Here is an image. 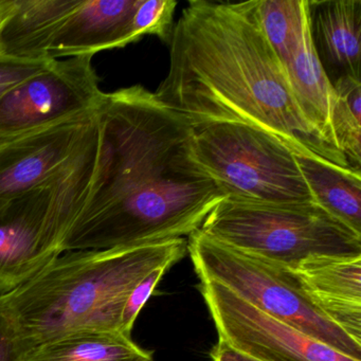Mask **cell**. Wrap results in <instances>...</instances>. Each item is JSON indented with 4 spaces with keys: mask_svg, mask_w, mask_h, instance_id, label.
Here are the masks:
<instances>
[{
    "mask_svg": "<svg viewBox=\"0 0 361 361\" xmlns=\"http://www.w3.org/2000/svg\"><path fill=\"white\" fill-rule=\"evenodd\" d=\"M310 35L329 81L360 77L361 0H308Z\"/></svg>",
    "mask_w": 361,
    "mask_h": 361,
    "instance_id": "cell-12",
    "label": "cell"
},
{
    "mask_svg": "<svg viewBox=\"0 0 361 361\" xmlns=\"http://www.w3.org/2000/svg\"><path fill=\"white\" fill-rule=\"evenodd\" d=\"M191 149L194 159L228 200L314 202L297 155L264 130L234 122L206 124L193 128Z\"/></svg>",
    "mask_w": 361,
    "mask_h": 361,
    "instance_id": "cell-5",
    "label": "cell"
},
{
    "mask_svg": "<svg viewBox=\"0 0 361 361\" xmlns=\"http://www.w3.org/2000/svg\"><path fill=\"white\" fill-rule=\"evenodd\" d=\"M257 13L266 39L284 67L310 25L308 0H257Z\"/></svg>",
    "mask_w": 361,
    "mask_h": 361,
    "instance_id": "cell-17",
    "label": "cell"
},
{
    "mask_svg": "<svg viewBox=\"0 0 361 361\" xmlns=\"http://www.w3.org/2000/svg\"><path fill=\"white\" fill-rule=\"evenodd\" d=\"M81 0H16L0 32L1 56L18 60H51L49 50Z\"/></svg>",
    "mask_w": 361,
    "mask_h": 361,
    "instance_id": "cell-13",
    "label": "cell"
},
{
    "mask_svg": "<svg viewBox=\"0 0 361 361\" xmlns=\"http://www.w3.org/2000/svg\"><path fill=\"white\" fill-rule=\"evenodd\" d=\"M142 361H155V360H154L153 357H152V358L145 359V360H142Z\"/></svg>",
    "mask_w": 361,
    "mask_h": 361,
    "instance_id": "cell-25",
    "label": "cell"
},
{
    "mask_svg": "<svg viewBox=\"0 0 361 361\" xmlns=\"http://www.w3.org/2000/svg\"><path fill=\"white\" fill-rule=\"evenodd\" d=\"M211 238L287 267L314 255H361V234L314 204L225 198L200 227Z\"/></svg>",
    "mask_w": 361,
    "mask_h": 361,
    "instance_id": "cell-4",
    "label": "cell"
},
{
    "mask_svg": "<svg viewBox=\"0 0 361 361\" xmlns=\"http://www.w3.org/2000/svg\"><path fill=\"white\" fill-rule=\"evenodd\" d=\"M152 357L123 334L81 331L25 350L16 361H142Z\"/></svg>",
    "mask_w": 361,
    "mask_h": 361,
    "instance_id": "cell-16",
    "label": "cell"
},
{
    "mask_svg": "<svg viewBox=\"0 0 361 361\" xmlns=\"http://www.w3.org/2000/svg\"><path fill=\"white\" fill-rule=\"evenodd\" d=\"M212 361H257L250 358L246 355L242 354L238 350L226 343L221 339H219L210 353Z\"/></svg>",
    "mask_w": 361,
    "mask_h": 361,
    "instance_id": "cell-23",
    "label": "cell"
},
{
    "mask_svg": "<svg viewBox=\"0 0 361 361\" xmlns=\"http://www.w3.org/2000/svg\"><path fill=\"white\" fill-rule=\"evenodd\" d=\"M187 255L185 238L65 251L0 295V317L20 355L69 334L121 333L122 310L134 287L156 268H171Z\"/></svg>",
    "mask_w": 361,
    "mask_h": 361,
    "instance_id": "cell-3",
    "label": "cell"
},
{
    "mask_svg": "<svg viewBox=\"0 0 361 361\" xmlns=\"http://www.w3.org/2000/svg\"><path fill=\"white\" fill-rule=\"evenodd\" d=\"M98 134L96 111L0 143V206L47 183Z\"/></svg>",
    "mask_w": 361,
    "mask_h": 361,
    "instance_id": "cell-9",
    "label": "cell"
},
{
    "mask_svg": "<svg viewBox=\"0 0 361 361\" xmlns=\"http://www.w3.org/2000/svg\"><path fill=\"white\" fill-rule=\"evenodd\" d=\"M18 350L11 331L0 317V361H16Z\"/></svg>",
    "mask_w": 361,
    "mask_h": 361,
    "instance_id": "cell-22",
    "label": "cell"
},
{
    "mask_svg": "<svg viewBox=\"0 0 361 361\" xmlns=\"http://www.w3.org/2000/svg\"><path fill=\"white\" fill-rule=\"evenodd\" d=\"M54 60L28 61L0 56V94L28 79Z\"/></svg>",
    "mask_w": 361,
    "mask_h": 361,
    "instance_id": "cell-21",
    "label": "cell"
},
{
    "mask_svg": "<svg viewBox=\"0 0 361 361\" xmlns=\"http://www.w3.org/2000/svg\"><path fill=\"white\" fill-rule=\"evenodd\" d=\"M284 71L293 96L308 123L327 145L339 151L331 130L333 84L317 56L310 25L299 47L284 65Z\"/></svg>",
    "mask_w": 361,
    "mask_h": 361,
    "instance_id": "cell-14",
    "label": "cell"
},
{
    "mask_svg": "<svg viewBox=\"0 0 361 361\" xmlns=\"http://www.w3.org/2000/svg\"><path fill=\"white\" fill-rule=\"evenodd\" d=\"M97 114L102 168L63 252L164 242L200 229L225 196L194 159L190 124L141 85L104 94Z\"/></svg>",
    "mask_w": 361,
    "mask_h": 361,
    "instance_id": "cell-1",
    "label": "cell"
},
{
    "mask_svg": "<svg viewBox=\"0 0 361 361\" xmlns=\"http://www.w3.org/2000/svg\"><path fill=\"white\" fill-rule=\"evenodd\" d=\"M169 269L170 267L168 266L156 268L130 291L126 304H124L121 314V333L123 335L132 337V331L134 329L135 322L138 318L139 312H141L145 303L149 301L158 283Z\"/></svg>",
    "mask_w": 361,
    "mask_h": 361,
    "instance_id": "cell-20",
    "label": "cell"
},
{
    "mask_svg": "<svg viewBox=\"0 0 361 361\" xmlns=\"http://www.w3.org/2000/svg\"><path fill=\"white\" fill-rule=\"evenodd\" d=\"M295 157L314 202L361 234V172L326 160Z\"/></svg>",
    "mask_w": 361,
    "mask_h": 361,
    "instance_id": "cell-15",
    "label": "cell"
},
{
    "mask_svg": "<svg viewBox=\"0 0 361 361\" xmlns=\"http://www.w3.org/2000/svg\"><path fill=\"white\" fill-rule=\"evenodd\" d=\"M198 289L219 339L257 361H359L265 314L221 283L200 280Z\"/></svg>",
    "mask_w": 361,
    "mask_h": 361,
    "instance_id": "cell-8",
    "label": "cell"
},
{
    "mask_svg": "<svg viewBox=\"0 0 361 361\" xmlns=\"http://www.w3.org/2000/svg\"><path fill=\"white\" fill-rule=\"evenodd\" d=\"M16 0H0V32L16 8ZM0 56L1 52H0Z\"/></svg>",
    "mask_w": 361,
    "mask_h": 361,
    "instance_id": "cell-24",
    "label": "cell"
},
{
    "mask_svg": "<svg viewBox=\"0 0 361 361\" xmlns=\"http://www.w3.org/2000/svg\"><path fill=\"white\" fill-rule=\"evenodd\" d=\"M331 130L336 147L348 166L361 170V79L343 75L333 82Z\"/></svg>",
    "mask_w": 361,
    "mask_h": 361,
    "instance_id": "cell-18",
    "label": "cell"
},
{
    "mask_svg": "<svg viewBox=\"0 0 361 361\" xmlns=\"http://www.w3.org/2000/svg\"><path fill=\"white\" fill-rule=\"evenodd\" d=\"M174 0H140L133 20L136 39L156 35L164 43H171L174 30Z\"/></svg>",
    "mask_w": 361,
    "mask_h": 361,
    "instance_id": "cell-19",
    "label": "cell"
},
{
    "mask_svg": "<svg viewBox=\"0 0 361 361\" xmlns=\"http://www.w3.org/2000/svg\"><path fill=\"white\" fill-rule=\"evenodd\" d=\"M288 268L316 307L361 344V255H314Z\"/></svg>",
    "mask_w": 361,
    "mask_h": 361,
    "instance_id": "cell-10",
    "label": "cell"
},
{
    "mask_svg": "<svg viewBox=\"0 0 361 361\" xmlns=\"http://www.w3.org/2000/svg\"><path fill=\"white\" fill-rule=\"evenodd\" d=\"M139 3L140 0H81L59 31L49 58L94 56L136 43L133 20Z\"/></svg>",
    "mask_w": 361,
    "mask_h": 361,
    "instance_id": "cell-11",
    "label": "cell"
},
{
    "mask_svg": "<svg viewBox=\"0 0 361 361\" xmlns=\"http://www.w3.org/2000/svg\"><path fill=\"white\" fill-rule=\"evenodd\" d=\"M92 58L51 61L0 94V143L96 111L105 92Z\"/></svg>",
    "mask_w": 361,
    "mask_h": 361,
    "instance_id": "cell-7",
    "label": "cell"
},
{
    "mask_svg": "<svg viewBox=\"0 0 361 361\" xmlns=\"http://www.w3.org/2000/svg\"><path fill=\"white\" fill-rule=\"evenodd\" d=\"M187 240L188 253L200 280L225 285L265 314L361 361V344L316 307L287 266L219 242L200 229Z\"/></svg>",
    "mask_w": 361,
    "mask_h": 361,
    "instance_id": "cell-6",
    "label": "cell"
},
{
    "mask_svg": "<svg viewBox=\"0 0 361 361\" xmlns=\"http://www.w3.org/2000/svg\"><path fill=\"white\" fill-rule=\"evenodd\" d=\"M170 46V69L154 94L192 128L247 124L271 135L295 155L352 169L304 117L262 28L257 0L190 1Z\"/></svg>",
    "mask_w": 361,
    "mask_h": 361,
    "instance_id": "cell-2",
    "label": "cell"
}]
</instances>
